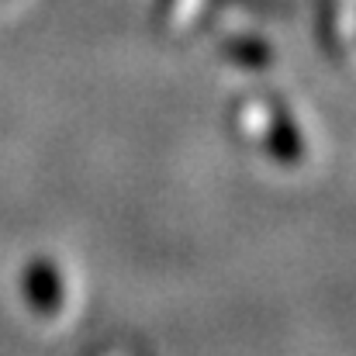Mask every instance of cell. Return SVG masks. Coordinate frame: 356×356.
Listing matches in <instances>:
<instances>
[{
  "instance_id": "cell-3",
  "label": "cell",
  "mask_w": 356,
  "mask_h": 356,
  "mask_svg": "<svg viewBox=\"0 0 356 356\" xmlns=\"http://www.w3.org/2000/svg\"><path fill=\"white\" fill-rule=\"evenodd\" d=\"M225 56H229L232 63H238V66H252V70H263V66H270V59H273L270 45L259 42V38H229V42H225Z\"/></svg>"
},
{
  "instance_id": "cell-2",
  "label": "cell",
  "mask_w": 356,
  "mask_h": 356,
  "mask_svg": "<svg viewBox=\"0 0 356 356\" xmlns=\"http://www.w3.org/2000/svg\"><path fill=\"white\" fill-rule=\"evenodd\" d=\"M270 152L280 159V163H298L301 152H305V142L294 128L291 115L284 108H273V121H270Z\"/></svg>"
},
{
  "instance_id": "cell-1",
  "label": "cell",
  "mask_w": 356,
  "mask_h": 356,
  "mask_svg": "<svg viewBox=\"0 0 356 356\" xmlns=\"http://www.w3.org/2000/svg\"><path fill=\"white\" fill-rule=\"evenodd\" d=\"M21 291H24V301L35 315L42 318H52L63 312V301H66V287H63V273L52 259L38 256L24 266L21 273Z\"/></svg>"
}]
</instances>
